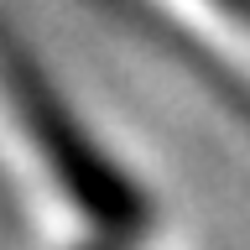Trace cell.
<instances>
[{"mask_svg": "<svg viewBox=\"0 0 250 250\" xmlns=\"http://www.w3.org/2000/svg\"><path fill=\"white\" fill-rule=\"evenodd\" d=\"M0 99L11 104L31 151L42 156L52 188L73 203L78 219H89L99 240L136 245L151 229V198L141 193V183L120 172V162L89 136V125L73 115L68 94L58 89V78L31 58V47L5 21H0Z\"/></svg>", "mask_w": 250, "mask_h": 250, "instance_id": "6da1fadb", "label": "cell"}, {"mask_svg": "<svg viewBox=\"0 0 250 250\" xmlns=\"http://www.w3.org/2000/svg\"><path fill=\"white\" fill-rule=\"evenodd\" d=\"M89 250H130V245H109V240H99V245H89Z\"/></svg>", "mask_w": 250, "mask_h": 250, "instance_id": "7a4b0ae2", "label": "cell"}]
</instances>
